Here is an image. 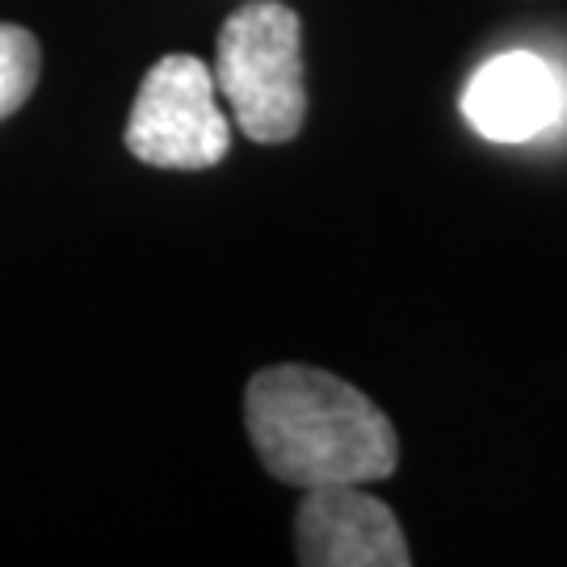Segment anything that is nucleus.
<instances>
[{"instance_id": "obj_6", "label": "nucleus", "mask_w": 567, "mask_h": 567, "mask_svg": "<svg viewBox=\"0 0 567 567\" xmlns=\"http://www.w3.org/2000/svg\"><path fill=\"white\" fill-rule=\"evenodd\" d=\"M42 72V47L30 30L0 21V122L30 102Z\"/></svg>"}, {"instance_id": "obj_3", "label": "nucleus", "mask_w": 567, "mask_h": 567, "mask_svg": "<svg viewBox=\"0 0 567 567\" xmlns=\"http://www.w3.org/2000/svg\"><path fill=\"white\" fill-rule=\"evenodd\" d=\"M215 89L219 81L198 55H164L135 93L126 118V152L173 173L215 168L231 147V126Z\"/></svg>"}, {"instance_id": "obj_2", "label": "nucleus", "mask_w": 567, "mask_h": 567, "mask_svg": "<svg viewBox=\"0 0 567 567\" xmlns=\"http://www.w3.org/2000/svg\"><path fill=\"white\" fill-rule=\"evenodd\" d=\"M215 81L252 143H290L307 118L303 25L278 0L231 13L215 47Z\"/></svg>"}, {"instance_id": "obj_1", "label": "nucleus", "mask_w": 567, "mask_h": 567, "mask_svg": "<svg viewBox=\"0 0 567 567\" xmlns=\"http://www.w3.org/2000/svg\"><path fill=\"white\" fill-rule=\"evenodd\" d=\"M261 466L290 487L374 484L400 463L395 429L353 383L311 365H269L244 391Z\"/></svg>"}, {"instance_id": "obj_4", "label": "nucleus", "mask_w": 567, "mask_h": 567, "mask_svg": "<svg viewBox=\"0 0 567 567\" xmlns=\"http://www.w3.org/2000/svg\"><path fill=\"white\" fill-rule=\"evenodd\" d=\"M303 567H408L412 550L395 513L358 484L303 487L295 517Z\"/></svg>"}, {"instance_id": "obj_5", "label": "nucleus", "mask_w": 567, "mask_h": 567, "mask_svg": "<svg viewBox=\"0 0 567 567\" xmlns=\"http://www.w3.org/2000/svg\"><path fill=\"white\" fill-rule=\"evenodd\" d=\"M567 110L559 68L534 51H505L487 60L463 93V118L492 143H529L547 135Z\"/></svg>"}]
</instances>
